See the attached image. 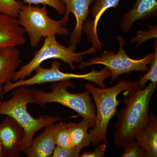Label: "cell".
<instances>
[{"mask_svg": "<svg viewBox=\"0 0 157 157\" xmlns=\"http://www.w3.org/2000/svg\"><path fill=\"white\" fill-rule=\"evenodd\" d=\"M157 86V83L151 82L141 89L134 84L124 92L125 107L118 112L117 121L114 125L113 142L117 147H123L147 127L150 102Z\"/></svg>", "mask_w": 157, "mask_h": 157, "instance_id": "1", "label": "cell"}, {"mask_svg": "<svg viewBox=\"0 0 157 157\" xmlns=\"http://www.w3.org/2000/svg\"><path fill=\"white\" fill-rule=\"evenodd\" d=\"M35 90L24 86L16 88L12 93V97L8 101L0 100V115L8 116L17 121L22 127L25 137L21 144V152L30 146L36 133L50 124L61 121L60 117L40 116L35 118L27 110V105L37 104L34 97Z\"/></svg>", "mask_w": 157, "mask_h": 157, "instance_id": "2", "label": "cell"}, {"mask_svg": "<svg viewBox=\"0 0 157 157\" xmlns=\"http://www.w3.org/2000/svg\"><path fill=\"white\" fill-rule=\"evenodd\" d=\"M135 81L121 80L109 88L96 87L92 82L85 86L86 89L92 96L97 109L96 123L90 130L91 143L95 147L100 143H108L107 132L109 121L117 112V108L121 101L118 100L120 93L132 87Z\"/></svg>", "mask_w": 157, "mask_h": 157, "instance_id": "3", "label": "cell"}, {"mask_svg": "<svg viewBox=\"0 0 157 157\" xmlns=\"http://www.w3.org/2000/svg\"><path fill=\"white\" fill-rule=\"evenodd\" d=\"M74 87L71 80L56 82L51 87L50 92L35 90L34 97L37 104L41 107L49 103H58L71 108L88 121L93 128L96 123V111L91 100L90 94L87 90L83 93L73 94L67 90Z\"/></svg>", "mask_w": 157, "mask_h": 157, "instance_id": "4", "label": "cell"}, {"mask_svg": "<svg viewBox=\"0 0 157 157\" xmlns=\"http://www.w3.org/2000/svg\"><path fill=\"white\" fill-rule=\"evenodd\" d=\"M17 18L28 35L33 48L38 47L43 38L56 34L67 36L69 34L66 27L68 22L63 18L59 21L51 18L46 6L40 7L23 4Z\"/></svg>", "mask_w": 157, "mask_h": 157, "instance_id": "5", "label": "cell"}, {"mask_svg": "<svg viewBox=\"0 0 157 157\" xmlns=\"http://www.w3.org/2000/svg\"><path fill=\"white\" fill-rule=\"evenodd\" d=\"M76 46L70 45L66 47L56 40V35L45 37L42 47L36 52L34 57L26 64L22 66L15 73L12 82L23 80L30 76L33 72L41 66L43 62L50 59H59L68 64L72 70H75V63H81L85 55L95 53L96 50L91 47L80 52H75Z\"/></svg>", "mask_w": 157, "mask_h": 157, "instance_id": "6", "label": "cell"}, {"mask_svg": "<svg viewBox=\"0 0 157 157\" xmlns=\"http://www.w3.org/2000/svg\"><path fill=\"white\" fill-rule=\"evenodd\" d=\"M116 37L120 45L117 53L112 50L104 52L100 56L92 58L87 61H82L78 66V69H83L91 65H104L111 73V82L115 81L119 76L125 73L134 71L147 72L148 65L151 63L154 57L155 52L139 59L131 58L124 48L125 42L123 37L120 36Z\"/></svg>", "mask_w": 157, "mask_h": 157, "instance_id": "7", "label": "cell"}, {"mask_svg": "<svg viewBox=\"0 0 157 157\" xmlns=\"http://www.w3.org/2000/svg\"><path fill=\"white\" fill-rule=\"evenodd\" d=\"M61 64L58 60H55L51 66V67L45 69L40 66L37 68L34 76L28 79L19 80L15 82H9L4 86L3 92L1 97L16 88L22 86H31L36 84H43L47 82L71 80V79H82L95 83L98 79V74L95 70L83 74L65 73L60 70Z\"/></svg>", "mask_w": 157, "mask_h": 157, "instance_id": "8", "label": "cell"}, {"mask_svg": "<svg viewBox=\"0 0 157 157\" xmlns=\"http://www.w3.org/2000/svg\"><path fill=\"white\" fill-rule=\"evenodd\" d=\"M24 137L22 127L13 118L6 116L0 124V141L5 149L6 157L19 156Z\"/></svg>", "mask_w": 157, "mask_h": 157, "instance_id": "9", "label": "cell"}, {"mask_svg": "<svg viewBox=\"0 0 157 157\" xmlns=\"http://www.w3.org/2000/svg\"><path fill=\"white\" fill-rule=\"evenodd\" d=\"M65 6L63 18L69 22V15L72 13L76 19V25L70 35V45L76 46L81 41L82 28L90 14V7L95 0H62Z\"/></svg>", "mask_w": 157, "mask_h": 157, "instance_id": "10", "label": "cell"}, {"mask_svg": "<svg viewBox=\"0 0 157 157\" xmlns=\"http://www.w3.org/2000/svg\"><path fill=\"white\" fill-rule=\"evenodd\" d=\"M25 33L17 18L0 14V48L24 45Z\"/></svg>", "mask_w": 157, "mask_h": 157, "instance_id": "11", "label": "cell"}, {"mask_svg": "<svg viewBox=\"0 0 157 157\" xmlns=\"http://www.w3.org/2000/svg\"><path fill=\"white\" fill-rule=\"evenodd\" d=\"M120 0H95L90 11L94 19L86 20L83 24L82 31L87 36V39L92 44V48L96 51L102 48V43L99 40L98 35V22L102 14L110 8L118 6Z\"/></svg>", "mask_w": 157, "mask_h": 157, "instance_id": "12", "label": "cell"}, {"mask_svg": "<svg viewBox=\"0 0 157 157\" xmlns=\"http://www.w3.org/2000/svg\"><path fill=\"white\" fill-rule=\"evenodd\" d=\"M22 62L20 51L16 47L0 48V97L4 86L12 81Z\"/></svg>", "mask_w": 157, "mask_h": 157, "instance_id": "13", "label": "cell"}, {"mask_svg": "<svg viewBox=\"0 0 157 157\" xmlns=\"http://www.w3.org/2000/svg\"><path fill=\"white\" fill-rule=\"evenodd\" d=\"M157 14V0H137L132 9L123 18V30L129 32L137 21L152 18L156 16Z\"/></svg>", "mask_w": 157, "mask_h": 157, "instance_id": "14", "label": "cell"}, {"mask_svg": "<svg viewBox=\"0 0 157 157\" xmlns=\"http://www.w3.org/2000/svg\"><path fill=\"white\" fill-rule=\"evenodd\" d=\"M52 124L45 127L43 132L33 139L30 146L24 151L28 157H52L56 146L52 132Z\"/></svg>", "mask_w": 157, "mask_h": 157, "instance_id": "15", "label": "cell"}, {"mask_svg": "<svg viewBox=\"0 0 157 157\" xmlns=\"http://www.w3.org/2000/svg\"><path fill=\"white\" fill-rule=\"evenodd\" d=\"M147 127L135 135V140L146 152L147 157L157 156V117L151 113Z\"/></svg>", "mask_w": 157, "mask_h": 157, "instance_id": "16", "label": "cell"}, {"mask_svg": "<svg viewBox=\"0 0 157 157\" xmlns=\"http://www.w3.org/2000/svg\"><path fill=\"white\" fill-rule=\"evenodd\" d=\"M68 126L70 138L74 147L81 151L89 146L91 139L88 130L91 126L88 121L82 118L79 122L70 123Z\"/></svg>", "mask_w": 157, "mask_h": 157, "instance_id": "17", "label": "cell"}, {"mask_svg": "<svg viewBox=\"0 0 157 157\" xmlns=\"http://www.w3.org/2000/svg\"><path fill=\"white\" fill-rule=\"evenodd\" d=\"M52 132L56 146L69 148L74 147L70 138L68 124L63 122L52 123Z\"/></svg>", "mask_w": 157, "mask_h": 157, "instance_id": "18", "label": "cell"}, {"mask_svg": "<svg viewBox=\"0 0 157 157\" xmlns=\"http://www.w3.org/2000/svg\"><path fill=\"white\" fill-rule=\"evenodd\" d=\"M154 49L155 56L150 64V67L149 68L147 73L145 75L137 81L135 82L134 86L139 88H144L146 86L147 82L150 81L154 83H157V43L156 40L155 41Z\"/></svg>", "mask_w": 157, "mask_h": 157, "instance_id": "19", "label": "cell"}, {"mask_svg": "<svg viewBox=\"0 0 157 157\" xmlns=\"http://www.w3.org/2000/svg\"><path fill=\"white\" fill-rule=\"evenodd\" d=\"M24 3L16 0H0V14L17 18Z\"/></svg>", "mask_w": 157, "mask_h": 157, "instance_id": "20", "label": "cell"}, {"mask_svg": "<svg viewBox=\"0 0 157 157\" xmlns=\"http://www.w3.org/2000/svg\"><path fill=\"white\" fill-rule=\"evenodd\" d=\"M22 1L25 4L28 5H43L48 6L55 9L60 15L64 14L65 6L62 0H17Z\"/></svg>", "mask_w": 157, "mask_h": 157, "instance_id": "21", "label": "cell"}, {"mask_svg": "<svg viewBox=\"0 0 157 157\" xmlns=\"http://www.w3.org/2000/svg\"><path fill=\"white\" fill-rule=\"evenodd\" d=\"M122 157H147L146 152L135 140L126 144Z\"/></svg>", "mask_w": 157, "mask_h": 157, "instance_id": "22", "label": "cell"}, {"mask_svg": "<svg viewBox=\"0 0 157 157\" xmlns=\"http://www.w3.org/2000/svg\"><path fill=\"white\" fill-rule=\"evenodd\" d=\"M157 37V26L152 27L148 31H137L136 36L132 37L130 41L132 43L136 42V47L140 46L147 40L152 39H156Z\"/></svg>", "mask_w": 157, "mask_h": 157, "instance_id": "23", "label": "cell"}, {"mask_svg": "<svg viewBox=\"0 0 157 157\" xmlns=\"http://www.w3.org/2000/svg\"><path fill=\"white\" fill-rule=\"evenodd\" d=\"M81 151L75 147L72 148H66L56 146L54 150L53 157H80Z\"/></svg>", "mask_w": 157, "mask_h": 157, "instance_id": "24", "label": "cell"}, {"mask_svg": "<svg viewBox=\"0 0 157 157\" xmlns=\"http://www.w3.org/2000/svg\"><path fill=\"white\" fill-rule=\"evenodd\" d=\"M106 143H100L97 146L93 151H88L83 153L80 157H103L106 150Z\"/></svg>", "mask_w": 157, "mask_h": 157, "instance_id": "25", "label": "cell"}, {"mask_svg": "<svg viewBox=\"0 0 157 157\" xmlns=\"http://www.w3.org/2000/svg\"><path fill=\"white\" fill-rule=\"evenodd\" d=\"M6 157V153L2 144L0 141V157Z\"/></svg>", "mask_w": 157, "mask_h": 157, "instance_id": "26", "label": "cell"}]
</instances>
